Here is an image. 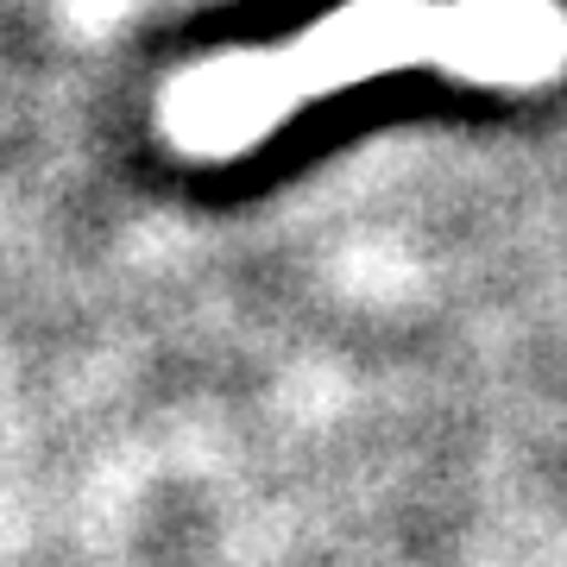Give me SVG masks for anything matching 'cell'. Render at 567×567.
<instances>
[{
	"mask_svg": "<svg viewBox=\"0 0 567 567\" xmlns=\"http://www.w3.org/2000/svg\"><path fill=\"white\" fill-rule=\"evenodd\" d=\"M567 63L555 0H353L278 51L203 63L171 89L164 126L189 158H234L347 82L447 70L480 82H548Z\"/></svg>",
	"mask_w": 567,
	"mask_h": 567,
	"instance_id": "cell-1",
	"label": "cell"
}]
</instances>
